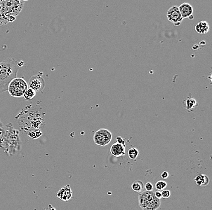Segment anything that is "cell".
<instances>
[{"label":"cell","mask_w":212,"mask_h":210,"mask_svg":"<svg viewBox=\"0 0 212 210\" xmlns=\"http://www.w3.org/2000/svg\"><path fill=\"white\" fill-rule=\"evenodd\" d=\"M139 154V150L135 147L130 148L128 151V156L131 160L135 161Z\"/></svg>","instance_id":"2e32d148"},{"label":"cell","mask_w":212,"mask_h":210,"mask_svg":"<svg viewBox=\"0 0 212 210\" xmlns=\"http://www.w3.org/2000/svg\"><path fill=\"white\" fill-rule=\"evenodd\" d=\"M44 210H56V208L54 207H53L51 205H49V206H48V208L47 209H44Z\"/></svg>","instance_id":"cb8c5ba5"},{"label":"cell","mask_w":212,"mask_h":210,"mask_svg":"<svg viewBox=\"0 0 212 210\" xmlns=\"http://www.w3.org/2000/svg\"><path fill=\"white\" fill-rule=\"evenodd\" d=\"M139 205L142 210H157L161 205V200L156 198L153 191H145L139 193Z\"/></svg>","instance_id":"7a4b0ae2"},{"label":"cell","mask_w":212,"mask_h":210,"mask_svg":"<svg viewBox=\"0 0 212 210\" xmlns=\"http://www.w3.org/2000/svg\"><path fill=\"white\" fill-rule=\"evenodd\" d=\"M112 139V134L105 128H101L97 130L94 135V141L97 145L105 147L110 144Z\"/></svg>","instance_id":"5b68a950"},{"label":"cell","mask_w":212,"mask_h":210,"mask_svg":"<svg viewBox=\"0 0 212 210\" xmlns=\"http://www.w3.org/2000/svg\"><path fill=\"white\" fill-rule=\"evenodd\" d=\"M7 23L8 22L5 16L3 2L2 1H0V25H6Z\"/></svg>","instance_id":"9a60e30c"},{"label":"cell","mask_w":212,"mask_h":210,"mask_svg":"<svg viewBox=\"0 0 212 210\" xmlns=\"http://www.w3.org/2000/svg\"><path fill=\"white\" fill-rule=\"evenodd\" d=\"M110 151L111 154L115 157L123 156L125 154V147L116 142L111 146Z\"/></svg>","instance_id":"9c48e42d"},{"label":"cell","mask_w":212,"mask_h":210,"mask_svg":"<svg viewBox=\"0 0 212 210\" xmlns=\"http://www.w3.org/2000/svg\"><path fill=\"white\" fill-rule=\"evenodd\" d=\"M116 139H117V142L118 144H119L125 147V140L124 139H123L122 137H121L120 136H118L116 138Z\"/></svg>","instance_id":"ffe728a7"},{"label":"cell","mask_w":212,"mask_h":210,"mask_svg":"<svg viewBox=\"0 0 212 210\" xmlns=\"http://www.w3.org/2000/svg\"><path fill=\"white\" fill-rule=\"evenodd\" d=\"M145 188L147 191H153V185L151 182H147L145 185Z\"/></svg>","instance_id":"44dd1931"},{"label":"cell","mask_w":212,"mask_h":210,"mask_svg":"<svg viewBox=\"0 0 212 210\" xmlns=\"http://www.w3.org/2000/svg\"><path fill=\"white\" fill-rule=\"evenodd\" d=\"M131 188L134 191L138 193H141L144 189V184L142 181L138 179L134 181L132 183Z\"/></svg>","instance_id":"5bb4252c"},{"label":"cell","mask_w":212,"mask_h":210,"mask_svg":"<svg viewBox=\"0 0 212 210\" xmlns=\"http://www.w3.org/2000/svg\"><path fill=\"white\" fill-rule=\"evenodd\" d=\"M167 18L169 21L175 26H178L183 21V18L179 11L178 6H172L167 11Z\"/></svg>","instance_id":"8992f818"},{"label":"cell","mask_w":212,"mask_h":210,"mask_svg":"<svg viewBox=\"0 0 212 210\" xmlns=\"http://www.w3.org/2000/svg\"><path fill=\"white\" fill-rule=\"evenodd\" d=\"M197 185L200 186H206L209 184L210 179L206 174H201L197 176L195 178Z\"/></svg>","instance_id":"4fadbf2b"},{"label":"cell","mask_w":212,"mask_h":210,"mask_svg":"<svg viewBox=\"0 0 212 210\" xmlns=\"http://www.w3.org/2000/svg\"><path fill=\"white\" fill-rule=\"evenodd\" d=\"M72 194L73 193L71 186L68 184L67 185L64 186L60 189V190L57 193L56 196L59 199L65 202H67L72 198Z\"/></svg>","instance_id":"ba28073f"},{"label":"cell","mask_w":212,"mask_h":210,"mask_svg":"<svg viewBox=\"0 0 212 210\" xmlns=\"http://www.w3.org/2000/svg\"><path fill=\"white\" fill-rule=\"evenodd\" d=\"M179 11L181 13L183 19L189 18L193 13V7L188 3H183L178 7Z\"/></svg>","instance_id":"30bf717a"},{"label":"cell","mask_w":212,"mask_h":210,"mask_svg":"<svg viewBox=\"0 0 212 210\" xmlns=\"http://www.w3.org/2000/svg\"><path fill=\"white\" fill-rule=\"evenodd\" d=\"M169 175V173L165 171V172H162V174H161V177H162L163 179H166L168 178Z\"/></svg>","instance_id":"7402d4cb"},{"label":"cell","mask_w":212,"mask_h":210,"mask_svg":"<svg viewBox=\"0 0 212 210\" xmlns=\"http://www.w3.org/2000/svg\"><path fill=\"white\" fill-rule=\"evenodd\" d=\"M27 88V83L24 79L16 77L9 83L7 90L12 97L20 98L24 95Z\"/></svg>","instance_id":"277c9868"},{"label":"cell","mask_w":212,"mask_h":210,"mask_svg":"<svg viewBox=\"0 0 212 210\" xmlns=\"http://www.w3.org/2000/svg\"><path fill=\"white\" fill-rule=\"evenodd\" d=\"M167 186V183L164 181H159L155 184V188L157 191H163Z\"/></svg>","instance_id":"ac0fdd59"},{"label":"cell","mask_w":212,"mask_h":210,"mask_svg":"<svg viewBox=\"0 0 212 210\" xmlns=\"http://www.w3.org/2000/svg\"><path fill=\"white\" fill-rule=\"evenodd\" d=\"M19 63L13 58L0 62V93L7 90L8 86L16 78Z\"/></svg>","instance_id":"6da1fadb"},{"label":"cell","mask_w":212,"mask_h":210,"mask_svg":"<svg viewBox=\"0 0 212 210\" xmlns=\"http://www.w3.org/2000/svg\"><path fill=\"white\" fill-rule=\"evenodd\" d=\"M209 23L205 21L199 22L195 26V31L200 34H206L209 31Z\"/></svg>","instance_id":"7c38bea8"},{"label":"cell","mask_w":212,"mask_h":210,"mask_svg":"<svg viewBox=\"0 0 212 210\" xmlns=\"http://www.w3.org/2000/svg\"><path fill=\"white\" fill-rule=\"evenodd\" d=\"M154 195L159 199H160L162 198V193H161V191H156L155 192H154Z\"/></svg>","instance_id":"603a6c76"},{"label":"cell","mask_w":212,"mask_h":210,"mask_svg":"<svg viewBox=\"0 0 212 210\" xmlns=\"http://www.w3.org/2000/svg\"><path fill=\"white\" fill-rule=\"evenodd\" d=\"M190 20H192V19H193L194 18V16H193V15H191L189 18Z\"/></svg>","instance_id":"d4e9b609"},{"label":"cell","mask_w":212,"mask_h":210,"mask_svg":"<svg viewBox=\"0 0 212 210\" xmlns=\"http://www.w3.org/2000/svg\"><path fill=\"white\" fill-rule=\"evenodd\" d=\"M162 198L168 199L171 196V191L169 190H164L162 192Z\"/></svg>","instance_id":"d6986e66"},{"label":"cell","mask_w":212,"mask_h":210,"mask_svg":"<svg viewBox=\"0 0 212 210\" xmlns=\"http://www.w3.org/2000/svg\"><path fill=\"white\" fill-rule=\"evenodd\" d=\"M36 92L30 88H28L24 93V97L25 99H32L35 96Z\"/></svg>","instance_id":"e0dca14e"},{"label":"cell","mask_w":212,"mask_h":210,"mask_svg":"<svg viewBox=\"0 0 212 210\" xmlns=\"http://www.w3.org/2000/svg\"><path fill=\"white\" fill-rule=\"evenodd\" d=\"M45 81L40 75H34L29 80V88L33 89L36 92H42L45 87Z\"/></svg>","instance_id":"52a82bcc"},{"label":"cell","mask_w":212,"mask_h":210,"mask_svg":"<svg viewBox=\"0 0 212 210\" xmlns=\"http://www.w3.org/2000/svg\"><path fill=\"white\" fill-rule=\"evenodd\" d=\"M6 18L8 23L15 21L16 17L23 9L24 1L7 0L2 1Z\"/></svg>","instance_id":"3957f363"},{"label":"cell","mask_w":212,"mask_h":210,"mask_svg":"<svg viewBox=\"0 0 212 210\" xmlns=\"http://www.w3.org/2000/svg\"><path fill=\"white\" fill-rule=\"evenodd\" d=\"M183 106L184 108L189 112H192L198 106V103L194 98L188 97L184 100L183 102Z\"/></svg>","instance_id":"8fae6325"}]
</instances>
